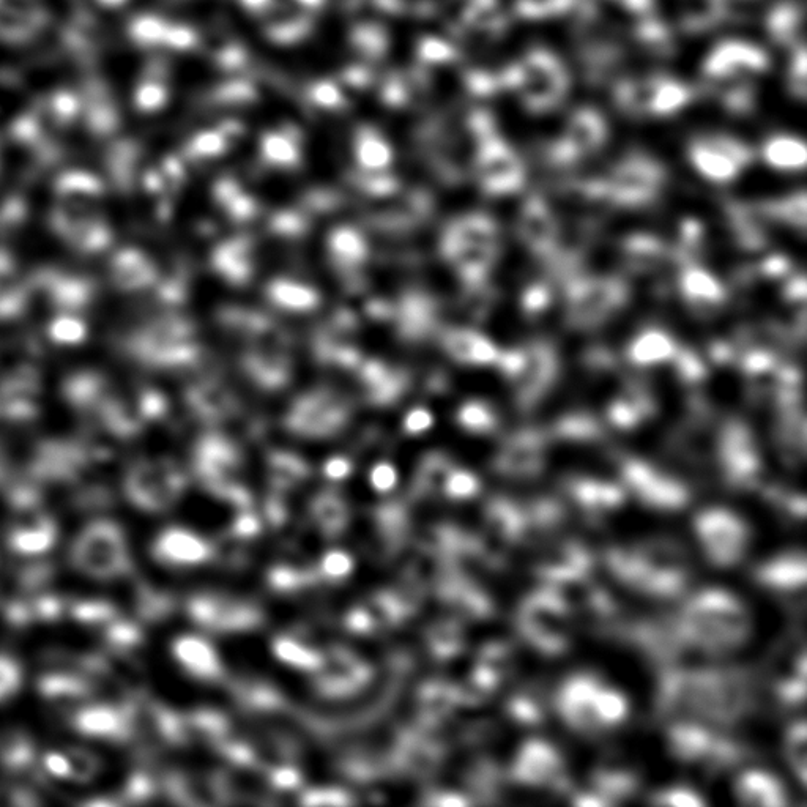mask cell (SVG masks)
Segmentation results:
<instances>
[{"instance_id":"cell-1","label":"cell","mask_w":807,"mask_h":807,"mask_svg":"<svg viewBox=\"0 0 807 807\" xmlns=\"http://www.w3.org/2000/svg\"><path fill=\"white\" fill-rule=\"evenodd\" d=\"M751 694L741 670H672L661 678L658 705L669 715L732 724L746 715Z\"/></svg>"},{"instance_id":"cell-2","label":"cell","mask_w":807,"mask_h":807,"mask_svg":"<svg viewBox=\"0 0 807 807\" xmlns=\"http://www.w3.org/2000/svg\"><path fill=\"white\" fill-rule=\"evenodd\" d=\"M674 623L683 644L718 655L737 650L751 631L744 604L721 588L696 593Z\"/></svg>"},{"instance_id":"cell-3","label":"cell","mask_w":807,"mask_h":807,"mask_svg":"<svg viewBox=\"0 0 807 807\" xmlns=\"http://www.w3.org/2000/svg\"><path fill=\"white\" fill-rule=\"evenodd\" d=\"M73 565L95 579L119 576L127 568L122 530L108 521L87 525L71 547Z\"/></svg>"},{"instance_id":"cell-4","label":"cell","mask_w":807,"mask_h":807,"mask_svg":"<svg viewBox=\"0 0 807 807\" xmlns=\"http://www.w3.org/2000/svg\"><path fill=\"white\" fill-rule=\"evenodd\" d=\"M703 552L713 565L721 568L737 565L748 551L751 533L737 514L724 508H710L697 514L694 521Z\"/></svg>"},{"instance_id":"cell-5","label":"cell","mask_w":807,"mask_h":807,"mask_svg":"<svg viewBox=\"0 0 807 807\" xmlns=\"http://www.w3.org/2000/svg\"><path fill=\"white\" fill-rule=\"evenodd\" d=\"M670 754L689 763H703L708 768L730 767L743 759L740 744L711 732L694 722H678L667 733Z\"/></svg>"},{"instance_id":"cell-6","label":"cell","mask_w":807,"mask_h":807,"mask_svg":"<svg viewBox=\"0 0 807 807\" xmlns=\"http://www.w3.org/2000/svg\"><path fill=\"white\" fill-rule=\"evenodd\" d=\"M623 480L637 499L655 510L675 511L686 506L689 491L677 478L659 472L639 459H628L622 467Z\"/></svg>"},{"instance_id":"cell-7","label":"cell","mask_w":807,"mask_h":807,"mask_svg":"<svg viewBox=\"0 0 807 807\" xmlns=\"http://www.w3.org/2000/svg\"><path fill=\"white\" fill-rule=\"evenodd\" d=\"M719 462L730 488L748 491L755 488L762 477L759 450L748 429L741 424H730L722 434Z\"/></svg>"},{"instance_id":"cell-8","label":"cell","mask_w":807,"mask_h":807,"mask_svg":"<svg viewBox=\"0 0 807 807\" xmlns=\"http://www.w3.org/2000/svg\"><path fill=\"white\" fill-rule=\"evenodd\" d=\"M454 261L467 275H483L497 253V229L488 216H470L454 229L451 239Z\"/></svg>"},{"instance_id":"cell-9","label":"cell","mask_w":807,"mask_h":807,"mask_svg":"<svg viewBox=\"0 0 807 807\" xmlns=\"http://www.w3.org/2000/svg\"><path fill=\"white\" fill-rule=\"evenodd\" d=\"M521 629L524 636L546 653H558L566 645L563 631L565 607L551 593L529 596L521 610Z\"/></svg>"},{"instance_id":"cell-10","label":"cell","mask_w":807,"mask_h":807,"mask_svg":"<svg viewBox=\"0 0 807 807\" xmlns=\"http://www.w3.org/2000/svg\"><path fill=\"white\" fill-rule=\"evenodd\" d=\"M562 771V754L555 746L543 740H529L517 751L511 778L530 787L558 785L563 781Z\"/></svg>"},{"instance_id":"cell-11","label":"cell","mask_w":807,"mask_h":807,"mask_svg":"<svg viewBox=\"0 0 807 807\" xmlns=\"http://www.w3.org/2000/svg\"><path fill=\"white\" fill-rule=\"evenodd\" d=\"M625 302V287L617 279H592L577 287L571 297L573 324L595 325Z\"/></svg>"},{"instance_id":"cell-12","label":"cell","mask_w":807,"mask_h":807,"mask_svg":"<svg viewBox=\"0 0 807 807\" xmlns=\"http://www.w3.org/2000/svg\"><path fill=\"white\" fill-rule=\"evenodd\" d=\"M601 680L596 675L576 674L569 677L558 691V713L565 719L569 727L581 733L599 732L593 715V697L598 691Z\"/></svg>"},{"instance_id":"cell-13","label":"cell","mask_w":807,"mask_h":807,"mask_svg":"<svg viewBox=\"0 0 807 807\" xmlns=\"http://www.w3.org/2000/svg\"><path fill=\"white\" fill-rule=\"evenodd\" d=\"M557 372L554 350L535 344L529 350H522V361L511 380L521 404L530 406L551 387Z\"/></svg>"},{"instance_id":"cell-14","label":"cell","mask_w":807,"mask_h":807,"mask_svg":"<svg viewBox=\"0 0 807 807\" xmlns=\"http://www.w3.org/2000/svg\"><path fill=\"white\" fill-rule=\"evenodd\" d=\"M659 185L661 172L656 169L655 164L634 161L618 169L606 191L618 204L640 205L655 198L661 188Z\"/></svg>"},{"instance_id":"cell-15","label":"cell","mask_w":807,"mask_h":807,"mask_svg":"<svg viewBox=\"0 0 807 807\" xmlns=\"http://www.w3.org/2000/svg\"><path fill=\"white\" fill-rule=\"evenodd\" d=\"M755 581L771 592H796L806 582V557L796 551L774 555L755 568Z\"/></svg>"},{"instance_id":"cell-16","label":"cell","mask_w":807,"mask_h":807,"mask_svg":"<svg viewBox=\"0 0 807 807\" xmlns=\"http://www.w3.org/2000/svg\"><path fill=\"white\" fill-rule=\"evenodd\" d=\"M497 465L505 475H533L543 465V440L536 432H519L503 447Z\"/></svg>"},{"instance_id":"cell-17","label":"cell","mask_w":807,"mask_h":807,"mask_svg":"<svg viewBox=\"0 0 807 807\" xmlns=\"http://www.w3.org/2000/svg\"><path fill=\"white\" fill-rule=\"evenodd\" d=\"M71 727L81 735L98 740H120L127 733L122 711L111 705H89L71 716Z\"/></svg>"},{"instance_id":"cell-18","label":"cell","mask_w":807,"mask_h":807,"mask_svg":"<svg viewBox=\"0 0 807 807\" xmlns=\"http://www.w3.org/2000/svg\"><path fill=\"white\" fill-rule=\"evenodd\" d=\"M519 234L533 253H549L554 248L557 226L554 216L541 199L532 198L525 204L519 221Z\"/></svg>"},{"instance_id":"cell-19","label":"cell","mask_w":807,"mask_h":807,"mask_svg":"<svg viewBox=\"0 0 807 807\" xmlns=\"http://www.w3.org/2000/svg\"><path fill=\"white\" fill-rule=\"evenodd\" d=\"M735 792L741 803L748 806L781 807L789 803L781 779L768 771L751 770L741 774Z\"/></svg>"},{"instance_id":"cell-20","label":"cell","mask_w":807,"mask_h":807,"mask_svg":"<svg viewBox=\"0 0 807 807\" xmlns=\"http://www.w3.org/2000/svg\"><path fill=\"white\" fill-rule=\"evenodd\" d=\"M56 525L46 516L24 517L10 532L13 551L24 555H38L49 551L56 541Z\"/></svg>"},{"instance_id":"cell-21","label":"cell","mask_w":807,"mask_h":807,"mask_svg":"<svg viewBox=\"0 0 807 807\" xmlns=\"http://www.w3.org/2000/svg\"><path fill=\"white\" fill-rule=\"evenodd\" d=\"M569 494L577 505L588 513H607L623 502V491L617 484L592 478H576L566 484Z\"/></svg>"},{"instance_id":"cell-22","label":"cell","mask_w":807,"mask_h":807,"mask_svg":"<svg viewBox=\"0 0 807 807\" xmlns=\"http://www.w3.org/2000/svg\"><path fill=\"white\" fill-rule=\"evenodd\" d=\"M484 190L491 194H510L524 182L522 169L510 153L499 152L484 158L481 168Z\"/></svg>"},{"instance_id":"cell-23","label":"cell","mask_w":807,"mask_h":807,"mask_svg":"<svg viewBox=\"0 0 807 807\" xmlns=\"http://www.w3.org/2000/svg\"><path fill=\"white\" fill-rule=\"evenodd\" d=\"M157 555L174 563L202 562L209 557V546L191 533L171 529L157 541Z\"/></svg>"},{"instance_id":"cell-24","label":"cell","mask_w":807,"mask_h":807,"mask_svg":"<svg viewBox=\"0 0 807 807\" xmlns=\"http://www.w3.org/2000/svg\"><path fill=\"white\" fill-rule=\"evenodd\" d=\"M639 778L629 768L606 765L593 774V790L604 803L614 804L636 792Z\"/></svg>"},{"instance_id":"cell-25","label":"cell","mask_w":807,"mask_h":807,"mask_svg":"<svg viewBox=\"0 0 807 807\" xmlns=\"http://www.w3.org/2000/svg\"><path fill=\"white\" fill-rule=\"evenodd\" d=\"M448 349L453 357L469 365H489L500 357L497 347L475 331H454L448 338Z\"/></svg>"},{"instance_id":"cell-26","label":"cell","mask_w":807,"mask_h":807,"mask_svg":"<svg viewBox=\"0 0 807 807\" xmlns=\"http://www.w3.org/2000/svg\"><path fill=\"white\" fill-rule=\"evenodd\" d=\"M677 347L674 339L661 330H647L634 339L629 347V358L640 366L656 365L674 358Z\"/></svg>"},{"instance_id":"cell-27","label":"cell","mask_w":807,"mask_h":807,"mask_svg":"<svg viewBox=\"0 0 807 807\" xmlns=\"http://www.w3.org/2000/svg\"><path fill=\"white\" fill-rule=\"evenodd\" d=\"M692 161L696 164V168L713 182H730L737 177L738 171H740V164L733 160L726 149L719 144L716 147H694Z\"/></svg>"},{"instance_id":"cell-28","label":"cell","mask_w":807,"mask_h":807,"mask_svg":"<svg viewBox=\"0 0 807 807\" xmlns=\"http://www.w3.org/2000/svg\"><path fill=\"white\" fill-rule=\"evenodd\" d=\"M174 651L185 667L201 677H213L220 669L213 648L198 637H182L175 642Z\"/></svg>"},{"instance_id":"cell-29","label":"cell","mask_w":807,"mask_h":807,"mask_svg":"<svg viewBox=\"0 0 807 807\" xmlns=\"http://www.w3.org/2000/svg\"><path fill=\"white\" fill-rule=\"evenodd\" d=\"M628 699L618 689L601 683L593 697V715L599 730L615 727L628 716Z\"/></svg>"},{"instance_id":"cell-30","label":"cell","mask_w":807,"mask_h":807,"mask_svg":"<svg viewBox=\"0 0 807 807\" xmlns=\"http://www.w3.org/2000/svg\"><path fill=\"white\" fill-rule=\"evenodd\" d=\"M681 291L689 302L699 305H716L724 298V289L718 279L702 268H688L681 276Z\"/></svg>"},{"instance_id":"cell-31","label":"cell","mask_w":807,"mask_h":807,"mask_svg":"<svg viewBox=\"0 0 807 807\" xmlns=\"http://www.w3.org/2000/svg\"><path fill=\"white\" fill-rule=\"evenodd\" d=\"M765 160L773 168L793 171V169L803 168L804 161H806V149L796 139H773L765 147Z\"/></svg>"},{"instance_id":"cell-32","label":"cell","mask_w":807,"mask_h":807,"mask_svg":"<svg viewBox=\"0 0 807 807\" xmlns=\"http://www.w3.org/2000/svg\"><path fill=\"white\" fill-rule=\"evenodd\" d=\"M625 251L631 267L636 270H648L661 259L664 248L655 237L639 235L628 240Z\"/></svg>"},{"instance_id":"cell-33","label":"cell","mask_w":807,"mask_h":807,"mask_svg":"<svg viewBox=\"0 0 807 807\" xmlns=\"http://www.w3.org/2000/svg\"><path fill=\"white\" fill-rule=\"evenodd\" d=\"M508 713H510L514 721L533 726V724H538L543 719V702L538 699L536 692L527 689V691L519 692L517 696L510 700Z\"/></svg>"},{"instance_id":"cell-34","label":"cell","mask_w":807,"mask_h":807,"mask_svg":"<svg viewBox=\"0 0 807 807\" xmlns=\"http://www.w3.org/2000/svg\"><path fill=\"white\" fill-rule=\"evenodd\" d=\"M23 686V669L10 655L0 653V703L8 702Z\"/></svg>"},{"instance_id":"cell-35","label":"cell","mask_w":807,"mask_h":807,"mask_svg":"<svg viewBox=\"0 0 807 807\" xmlns=\"http://www.w3.org/2000/svg\"><path fill=\"white\" fill-rule=\"evenodd\" d=\"M459 421L469 431L488 432L494 429L497 418H495V413L492 412L488 404L469 402L459 412Z\"/></svg>"},{"instance_id":"cell-36","label":"cell","mask_w":807,"mask_h":807,"mask_svg":"<svg viewBox=\"0 0 807 807\" xmlns=\"http://www.w3.org/2000/svg\"><path fill=\"white\" fill-rule=\"evenodd\" d=\"M131 37L139 45H157L166 37V26L155 16H141L131 24Z\"/></svg>"},{"instance_id":"cell-37","label":"cell","mask_w":807,"mask_h":807,"mask_svg":"<svg viewBox=\"0 0 807 807\" xmlns=\"http://www.w3.org/2000/svg\"><path fill=\"white\" fill-rule=\"evenodd\" d=\"M787 757L792 762L793 768L800 771L801 781L806 776V726L801 721L793 726L787 737Z\"/></svg>"},{"instance_id":"cell-38","label":"cell","mask_w":807,"mask_h":807,"mask_svg":"<svg viewBox=\"0 0 807 807\" xmlns=\"http://www.w3.org/2000/svg\"><path fill=\"white\" fill-rule=\"evenodd\" d=\"M276 655L283 661L291 662L294 666L316 667L320 659L314 655L313 651L292 642L289 639H279L275 645Z\"/></svg>"},{"instance_id":"cell-39","label":"cell","mask_w":807,"mask_h":807,"mask_svg":"<svg viewBox=\"0 0 807 807\" xmlns=\"http://www.w3.org/2000/svg\"><path fill=\"white\" fill-rule=\"evenodd\" d=\"M558 434L566 439L590 440L598 434V426L587 415H574L558 424Z\"/></svg>"},{"instance_id":"cell-40","label":"cell","mask_w":807,"mask_h":807,"mask_svg":"<svg viewBox=\"0 0 807 807\" xmlns=\"http://www.w3.org/2000/svg\"><path fill=\"white\" fill-rule=\"evenodd\" d=\"M768 210L774 215H778L782 220L795 224V226L803 227L804 223H806V198H804V193L776 202V204L768 205Z\"/></svg>"},{"instance_id":"cell-41","label":"cell","mask_w":807,"mask_h":807,"mask_svg":"<svg viewBox=\"0 0 807 807\" xmlns=\"http://www.w3.org/2000/svg\"><path fill=\"white\" fill-rule=\"evenodd\" d=\"M653 803L659 806L697 807L703 806L705 801L700 798L699 793L688 787H670L655 793Z\"/></svg>"},{"instance_id":"cell-42","label":"cell","mask_w":807,"mask_h":807,"mask_svg":"<svg viewBox=\"0 0 807 807\" xmlns=\"http://www.w3.org/2000/svg\"><path fill=\"white\" fill-rule=\"evenodd\" d=\"M358 153H360L361 163L371 166V168L385 166L390 160V150L384 142L377 138H368L361 142Z\"/></svg>"},{"instance_id":"cell-43","label":"cell","mask_w":807,"mask_h":807,"mask_svg":"<svg viewBox=\"0 0 807 807\" xmlns=\"http://www.w3.org/2000/svg\"><path fill=\"white\" fill-rule=\"evenodd\" d=\"M478 480L473 477L472 473L454 472L447 481V492L453 499H469L472 495L477 494Z\"/></svg>"},{"instance_id":"cell-44","label":"cell","mask_w":807,"mask_h":807,"mask_svg":"<svg viewBox=\"0 0 807 807\" xmlns=\"http://www.w3.org/2000/svg\"><path fill=\"white\" fill-rule=\"evenodd\" d=\"M67 755L71 762V770H73V779L75 781H87V779L95 776L98 763L93 755L87 754L86 751H81V749H71Z\"/></svg>"},{"instance_id":"cell-45","label":"cell","mask_w":807,"mask_h":807,"mask_svg":"<svg viewBox=\"0 0 807 807\" xmlns=\"http://www.w3.org/2000/svg\"><path fill=\"white\" fill-rule=\"evenodd\" d=\"M134 100L138 103L139 108L153 111V109L161 108L164 105V101L168 100V93L160 84L147 82V84H142V86L138 87Z\"/></svg>"},{"instance_id":"cell-46","label":"cell","mask_w":807,"mask_h":807,"mask_svg":"<svg viewBox=\"0 0 807 807\" xmlns=\"http://www.w3.org/2000/svg\"><path fill=\"white\" fill-rule=\"evenodd\" d=\"M265 155L272 160L279 161V163H287V161H294L297 157L294 147L291 142L281 138V136H268L264 141Z\"/></svg>"},{"instance_id":"cell-47","label":"cell","mask_w":807,"mask_h":807,"mask_svg":"<svg viewBox=\"0 0 807 807\" xmlns=\"http://www.w3.org/2000/svg\"><path fill=\"white\" fill-rule=\"evenodd\" d=\"M43 765L45 771L54 778L59 779H73V770H71V762L68 755L60 754V752H48L43 757Z\"/></svg>"},{"instance_id":"cell-48","label":"cell","mask_w":807,"mask_h":807,"mask_svg":"<svg viewBox=\"0 0 807 807\" xmlns=\"http://www.w3.org/2000/svg\"><path fill=\"white\" fill-rule=\"evenodd\" d=\"M322 568L330 577H344L352 569V560L344 552H330V554L325 555Z\"/></svg>"},{"instance_id":"cell-49","label":"cell","mask_w":807,"mask_h":807,"mask_svg":"<svg viewBox=\"0 0 807 807\" xmlns=\"http://www.w3.org/2000/svg\"><path fill=\"white\" fill-rule=\"evenodd\" d=\"M674 357H677V366L681 377H685L686 380H696L703 376L705 369H703L702 363L697 360L696 355L692 354V352H675Z\"/></svg>"},{"instance_id":"cell-50","label":"cell","mask_w":807,"mask_h":807,"mask_svg":"<svg viewBox=\"0 0 807 807\" xmlns=\"http://www.w3.org/2000/svg\"><path fill=\"white\" fill-rule=\"evenodd\" d=\"M551 300V295L546 287L533 286L524 295V308L527 313L538 314L546 308L547 303Z\"/></svg>"},{"instance_id":"cell-51","label":"cell","mask_w":807,"mask_h":807,"mask_svg":"<svg viewBox=\"0 0 807 807\" xmlns=\"http://www.w3.org/2000/svg\"><path fill=\"white\" fill-rule=\"evenodd\" d=\"M276 295H278L279 300H283L286 305L302 306V308L303 306L309 305L311 300H313V294H311V292L294 286L278 287Z\"/></svg>"},{"instance_id":"cell-52","label":"cell","mask_w":807,"mask_h":807,"mask_svg":"<svg viewBox=\"0 0 807 807\" xmlns=\"http://www.w3.org/2000/svg\"><path fill=\"white\" fill-rule=\"evenodd\" d=\"M371 481L380 492L390 491L396 484V472L391 465L380 464L372 470Z\"/></svg>"},{"instance_id":"cell-53","label":"cell","mask_w":807,"mask_h":807,"mask_svg":"<svg viewBox=\"0 0 807 807\" xmlns=\"http://www.w3.org/2000/svg\"><path fill=\"white\" fill-rule=\"evenodd\" d=\"M305 804H347L349 798L338 790H317L308 793L303 800Z\"/></svg>"},{"instance_id":"cell-54","label":"cell","mask_w":807,"mask_h":807,"mask_svg":"<svg viewBox=\"0 0 807 807\" xmlns=\"http://www.w3.org/2000/svg\"><path fill=\"white\" fill-rule=\"evenodd\" d=\"M75 614L79 620H84V622H92V620L93 622H98L100 618L109 617L111 609L100 603L81 604V606L76 607Z\"/></svg>"},{"instance_id":"cell-55","label":"cell","mask_w":807,"mask_h":807,"mask_svg":"<svg viewBox=\"0 0 807 807\" xmlns=\"http://www.w3.org/2000/svg\"><path fill=\"white\" fill-rule=\"evenodd\" d=\"M164 41L174 48H188L194 41V35L186 27H174L168 29Z\"/></svg>"},{"instance_id":"cell-56","label":"cell","mask_w":807,"mask_h":807,"mask_svg":"<svg viewBox=\"0 0 807 807\" xmlns=\"http://www.w3.org/2000/svg\"><path fill=\"white\" fill-rule=\"evenodd\" d=\"M314 100L319 101L320 105L333 106L339 101V93L331 84H319L314 89Z\"/></svg>"},{"instance_id":"cell-57","label":"cell","mask_w":807,"mask_h":807,"mask_svg":"<svg viewBox=\"0 0 807 807\" xmlns=\"http://www.w3.org/2000/svg\"><path fill=\"white\" fill-rule=\"evenodd\" d=\"M431 423V415L426 410H417V412L410 413V417L407 418V429L410 432H420L428 429Z\"/></svg>"},{"instance_id":"cell-58","label":"cell","mask_w":807,"mask_h":807,"mask_svg":"<svg viewBox=\"0 0 807 807\" xmlns=\"http://www.w3.org/2000/svg\"><path fill=\"white\" fill-rule=\"evenodd\" d=\"M349 472V464H347L344 459H331V461L325 465V473H327L328 477L333 478V480H341V478L346 477Z\"/></svg>"},{"instance_id":"cell-59","label":"cell","mask_w":807,"mask_h":807,"mask_svg":"<svg viewBox=\"0 0 807 807\" xmlns=\"http://www.w3.org/2000/svg\"><path fill=\"white\" fill-rule=\"evenodd\" d=\"M199 150L205 153H215L221 149V139L216 134H202L199 138Z\"/></svg>"},{"instance_id":"cell-60","label":"cell","mask_w":807,"mask_h":807,"mask_svg":"<svg viewBox=\"0 0 807 807\" xmlns=\"http://www.w3.org/2000/svg\"><path fill=\"white\" fill-rule=\"evenodd\" d=\"M298 774L294 770H279L275 774V782L281 787H294L297 785Z\"/></svg>"},{"instance_id":"cell-61","label":"cell","mask_w":807,"mask_h":807,"mask_svg":"<svg viewBox=\"0 0 807 807\" xmlns=\"http://www.w3.org/2000/svg\"><path fill=\"white\" fill-rule=\"evenodd\" d=\"M768 275H782V273L789 268V264L785 262L784 257H774L768 264L765 265Z\"/></svg>"},{"instance_id":"cell-62","label":"cell","mask_w":807,"mask_h":807,"mask_svg":"<svg viewBox=\"0 0 807 807\" xmlns=\"http://www.w3.org/2000/svg\"><path fill=\"white\" fill-rule=\"evenodd\" d=\"M100 4L106 5V7H120V5L125 4L127 0H98Z\"/></svg>"},{"instance_id":"cell-63","label":"cell","mask_w":807,"mask_h":807,"mask_svg":"<svg viewBox=\"0 0 807 807\" xmlns=\"http://www.w3.org/2000/svg\"><path fill=\"white\" fill-rule=\"evenodd\" d=\"M267 0H243V4L248 5V7H261L262 4H265Z\"/></svg>"},{"instance_id":"cell-64","label":"cell","mask_w":807,"mask_h":807,"mask_svg":"<svg viewBox=\"0 0 807 807\" xmlns=\"http://www.w3.org/2000/svg\"><path fill=\"white\" fill-rule=\"evenodd\" d=\"M302 2H305V4L316 5L319 0H302Z\"/></svg>"}]
</instances>
